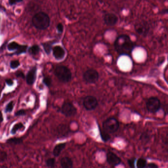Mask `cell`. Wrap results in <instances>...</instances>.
I'll list each match as a JSON object with an SVG mask.
<instances>
[{
  "instance_id": "cell-1",
  "label": "cell",
  "mask_w": 168,
  "mask_h": 168,
  "mask_svg": "<svg viewBox=\"0 0 168 168\" xmlns=\"http://www.w3.org/2000/svg\"><path fill=\"white\" fill-rule=\"evenodd\" d=\"M134 43L126 35L118 36L115 42V49L120 54L130 55L134 49Z\"/></svg>"
},
{
  "instance_id": "cell-2",
  "label": "cell",
  "mask_w": 168,
  "mask_h": 168,
  "mask_svg": "<svg viewBox=\"0 0 168 168\" xmlns=\"http://www.w3.org/2000/svg\"><path fill=\"white\" fill-rule=\"evenodd\" d=\"M32 22L33 26L37 29L45 30L50 25V17L44 12H39L33 16Z\"/></svg>"
},
{
  "instance_id": "cell-3",
  "label": "cell",
  "mask_w": 168,
  "mask_h": 168,
  "mask_svg": "<svg viewBox=\"0 0 168 168\" xmlns=\"http://www.w3.org/2000/svg\"><path fill=\"white\" fill-rule=\"evenodd\" d=\"M54 73L57 78L62 82H69L72 79L71 71L66 66H59L57 67Z\"/></svg>"
},
{
  "instance_id": "cell-4",
  "label": "cell",
  "mask_w": 168,
  "mask_h": 168,
  "mask_svg": "<svg viewBox=\"0 0 168 168\" xmlns=\"http://www.w3.org/2000/svg\"><path fill=\"white\" fill-rule=\"evenodd\" d=\"M119 126V122L116 118H109L103 122V130L108 134H113L118 131Z\"/></svg>"
},
{
  "instance_id": "cell-5",
  "label": "cell",
  "mask_w": 168,
  "mask_h": 168,
  "mask_svg": "<svg viewBox=\"0 0 168 168\" xmlns=\"http://www.w3.org/2000/svg\"><path fill=\"white\" fill-rule=\"evenodd\" d=\"M161 102L159 99L152 97L148 99L146 102V108L150 113H156L160 109Z\"/></svg>"
},
{
  "instance_id": "cell-6",
  "label": "cell",
  "mask_w": 168,
  "mask_h": 168,
  "mask_svg": "<svg viewBox=\"0 0 168 168\" xmlns=\"http://www.w3.org/2000/svg\"><path fill=\"white\" fill-rule=\"evenodd\" d=\"M99 72L94 69H89L86 71L83 75L84 80L90 84L96 83L99 80Z\"/></svg>"
},
{
  "instance_id": "cell-7",
  "label": "cell",
  "mask_w": 168,
  "mask_h": 168,
  "mask_svg": "<svg viewBox=\"0 0 168 168\" xmlns=\"http://www.w3.org/2000/svg\"><path fill=\"white\" fill-rule=\"evenodd\" d=\"M61 113L66 117H71L76 115L77 109L71 102H65L61 108Z\"/></svg>"
},
{
  "instance_id": "cell-8",
  "label": "cell",
  "mask_w": 168,
  "mask_h": 168,
  "mask_svg": "<svg viewBox=\"0 0 168 168\" xmlns=\"http://www.w3.org/2000/svg\"><path fill=\"white\" fill-rule=\"evenodd\" d=\"M98 104L97 99L94 96H86L83 101V106L87 110H94L96 109Z\"/></svg>"
},
{
  "instance_id": "cell-9",
  "label": "cell",
  "mask_w": 168,
  "mask_h": 168,
  "mask_svg": "<svg viewBox=\"0 0 168 168\" xmlns=\"http://www.w3.org/2000/svg\"><path fill=\"white\" fill-rule=\"evenodd\" d=\"M135 29L138 34L145 36L147 35L150 31V26L147 22H141L136 24Z\"/></svg>"
},
{
  "instance_id": "cell-10",
  "label": "cell",
  "mask_w": 168,
  "mask_h": 168,
  "mask_svg": "<svg viewBox=\"0 0 168 168\" xmlns=\"http://www.w3.org/2000/svg\"><path fill=\"white\" fill-rule=\"evenodd\" d=\"M106 160L110 165L115 167L119 165L121 163V159L116 154L109 151L106 155Z\"/></svg>"
},
{
  "instance_id": "cell-11",
  "label": "cell",
  "mask_w": 168,
  "mask_h": 168,
  "mask_svg": "<svg viewBox=\"0 0 168 168\" xmlns=\"http://www.w3.org/2000/svg\"><path fill=\"white\" fill-rule=\"evenodd\" d=\"M104 21L106 25L113 26L116 25L118 21V18L114 13H107L104 15Z\"/></svg>"
},
{
  "instance_id": "cell-12",
  "label": "cell",
  "mask_w": 168,
  "mask_h": 168,
  "mask_svg": "<svg viewBox=\"0 0 168 168\" xmlns=\"http://www.w3.org/2000/svg\"><path fill=\"white\" fill-rule=\"evenodd\" d=\"M37 68L34 67L28 72L26 76V82L27 84L32 86L36 81L37 78Z\"/></svg>"
},
{
  "instance_id": "cell-13",
  "label": "cell",
  "mask_w": 168,
  "mask_h": 168,
  "mask_svg": "<svg viewBox=\"0 0 168 168\" xmlns=\"http://www.w3.org/2000/svg\"><path fill=\"white\" fill-rule=\"evenodd\" d=\"M57 132L60 138L67 137L70 134L69 128L66 124H60L58 126L57 129Z\"/></svg>"
},
{
  "instance_id": "cell-14",
  "label": "cell",
  "mask_w": 168,
  "mask_h": 168,
  "mask_svg": "<svg viewBox=\"0 0 168 168\" xmlns=\"http://www.w3.org/2000/svg\"><path fill=\"white\" fill-rule=\"evenodd\" d=\"M53 54L57 60H62L64 58L65 51L61 46H56L53 49Z\"/></svg>"
},
{
  "instance_id": "cell-15",
  "label": "cell",
  "mask_w": 168,
  "mask_h": 168,
  "mask_svg": "<svg viewBox=\"0 0 168 168\" xmlns=\"http://www.w3.org/2000/svg\"><path fill=\"white\" fill-rule=\"evenodd\" d=\"M60 165L63 168H72L73 163L72 159L68 157H64L60 160Z\"/></svg>"
},
{
  "instance_id": "cell-16",
  "label": "cell",
  "mask_w": 168,
  "mask_h": 168,
  "mask_svg": "<svg viewBox=\"0 0 168 168\" xmlns=\"http://www.w3.org/2000/svg\"><path fill=\"white\" fill-rule=\"evenodd\" d=\"M66 145V143H59L58 145H57L54 147L53 150V154L54 156L56 157L59 156L62 153V151L65 149Z\"/></svg>"
},
{
  "instance_id": "cell-17",
  "label": "cell",
  "mask_w": 168,
  "mask_h": 168,
  "mask_svg": "<svg viewBox=\"0 0 168 168\" xmlns=\"http://www.w3.org/2000/svg\"><path fill=\"white\" fill-rule=\"evenodd\" d=\"M147 161L143 158H139L137 161V167L138 168H145V167H147Z\"/></svg>"
},
{
  "instance_id": "cell-18",
  "label": "cell",
  "mask_w": 168,
  "mask_h": 168,
  "mask_svg": "<svg viewBox=\"0 0 168 168\" xmlns=\"http://www.w3.org/2000/svg\"><path fill=\"white\" fill-rule=\"evenodd\" d=\"M40 48L37 45H34L29 49V52L32 55H37L39 53Z\"/></svg>"
},
{
  "instance_id": "cell-19",
  "label": "cell",
  "mask_w": 168,
  "mask_h": 168,
  "mask_svg": "<svg viewBox=\"0 0 168 168\" xmlns=\"http://www.w3.org/2000/svg\"><path fill=\"white\" fill-rule=\"evenodd\" d=\"M23 140L21 138H11L8 139L7 143L13 145H19L22 143Z\"/></svg>"
},
{
  "instance_id": "cell-20",
  "label": "cell",
  "mask_w": 168,
  "mask_h": 168,
  "mask_svg": "<svg viewBox=\"0 0 168 168\" xmlns=\"http://www.w3.org/2000/svg\"><path fill=\"white\" fill-rule=\"evenodd\" d=\"M99 130H100V136L103 141L105 142L109 141L111 139L110 136L109 135V134L104 131V130L102 131L101 129H99Z\"/></svg>"
},
{
  "instance_id": "cell-21",
  "label": "cell",
  "mask_w": 168,
  "mask_h": 168,
  "mask_svg": "<svg viewBox=\"0 0 168 168\" xmlns=\"http://www.w3.org/2000/svg\"><path fill=\"white\" fill-rule=\"evenodd\" d=\"M23 127H24V125H23V124L22 123H18L16 124L12 128V130L11 131V133L13 134V135L16 134V132L19 129L22 128Z\"/></svg>"
},
{
  "instance_id": "cell-22",
  "label": "cell",
  "mask_w": 168,
  "mask_h": 168,
  "mask_svg": "<svg viewBox=\"0 0 168 168\" xmlns=\"http://www.w3.org/2000/svg\"><path fill=\"white\" fill-rule=\"evenodd\" d=\"M19 45H19L17 42H11L8 44V49L10 51L17 50V49H18V47L19 46Z\"/></svg>"
},
{
  "instance_id": "cell-23",
  "label": "cell",
  "mask_w": 168,
  "mask_h": 168,
  "mask_svg": "<svg viewBox=\"0 0 168 168\" xmlns=\"http://www.w3.org/2000/svg\"><path fill=\"white\" fill-rule=\"evenodd\" d=\"M28 46L27 45H19L18 49H17V51H16L15 54L17 55L19 54H21L23 53H25L26 52Z\"/></svg>"
},
{
  "instance_id": "cell-24",
  "label": "cell",
  "mask_w": 168,
  "mask_h": 168,
  "mask_svg": "<svg viewBox=\"0 0 168 168\" xmlns=\"http://www.w3.org/2000/svg\"><path fill=\"white\" fill-rule=\"evenodd\" d=\"M55 159L54 158H49L46 162V166L49 168H54L55 165Z\"/></svg>"
},
{
  "instance_id": "cell-25",
  "label": "cell",
  "mask_w": 168,
  "mask_h": 168,
  "mask_svg": "<svg viewBox=\"0 0 168 168\" xmlns=\"http://www.w3.org/2000/svg\"><path fill=\"white\" fill-rule=\"evenodd\" d=\"M52 82V80L51 78L49 76H45L43 79V82L46 86H50L51 85Z\"/></svg>"
},
{
  "instance_id": "cell-26",
  "label": "cell",
  "mask_w": 168,
  "mask_h": 168,
  "mask_svg": "<svg viewBox=\"0 0 168 168\" xmlns=\"http://www.w3.org/2000/svg\"><path fill=\"white\" fill-rule=\"evenodd\" d=\"M13 102L12 101H11L9 102L5 108V113H11L12 112L13 109Z\"/></svg>"
},
{
  "instance_id": "cell-27",
  "label": "cell",
  "mask_w": 168,
  "mask_h": 168,
  "mask_svg": "<svg viewBox=\"0 0 168 168\" xmlns=\"http://www.w3.org/2000/svg\"><path fill=\"white\" fill-rule=\"evenodd\" d=\"M20 65V63L18 60H13L11 61L10 63V66H11V68L12 69H15L17 68V67H18Z\"/></svg>"
},
{
  "instance_id": "cell-28",
  "label": "cell",
  "mask_w": 168,
  "mask_h": 168,
  "mask_svg": "<svg viewBox=\"0 0 168 168\" xmlns=\"http://www.w3.org/2000/svg\"><path fill=\"white\" fill-rule=\"evenodd\" d=\"M43 46H44V50L46 53L47 54H50L51 50V45L48 43H44V44H43Z\"/></svg>"
},
{
  "instance_id": "cell-29",
  "label": "cell",
  "mask_w": 168,
  "mask_h": 168,
  "mask_svg": "<svg viewBox=\"0 0 168 168\" xmlns=\"http://www.w3.org/2000/svg\"><path fill=\"white\" fill-rule=\"evenodd\" d=\"M135 160L136 159L134 158H132L128 160V164L129 167H131V168H134L135 167Z\"/></svg>"
},
{
  "instance_id": "cell-30",
  "label": "cell",
  "mask_w": 168,
  "mask_h": 168,
  "mask_svg": "<svg viewBox=\"0 0 168 168\" xmlns=\"http://www.w3.org/2000/svg\"><path fill=\"white\" fill-rule=\"evenodd\" d=\"M26 114V112L24 109H21V110H19L18 112H16V113H15V116H25Z\"/></svg>"
},
{
  "instance_id": "cell-31",
  "label": "cell",
  "mask_w": 168,
  "mask_h": 168,
  "mask_svg": "<svg viewBox=\"0 0 168 168\" xmlns=\"http://www.w3.org/2000/svg\"><path fill=\"white\" fill-rule=\"evenodd\" d=\"M57 29L59 33H62L63 31V26L62 23L58 24L57 26Z\"/></svg>"
},
{
  "instance_id": "cell-32",
  "label": "cell",
  "mask_w": 168,
  "mask_h": 168,
  "mask_svg": "<svg viewBox=\"0 0 168 168\" xmlns=\"http://www.w3.org/2000/svg\"><path fill=\"white\" fill-rule=\"evenodd\" d=\"M15 75L18 78H21L22 79L25 78V75L22 71H17V72L15 73Z\"/></svg>"
},
{
  "instance_id": "cell-33",
  "label": "cell",
  "mask_w": 168,
  "mask_h": 168,
  "mask_svg": "<svg viewBox=\"0 0 168 168\" xmlns=\"http://www.w3.org/2000/svg\"><path fill=\"white\" fill-rule=\"evenodd\" d=\"M22 1L23 0H9V4L11 5H13L16 3L21 2H22Z\"/></svg>"
},
{
  "instance_id": "cell-34",
  "label": "cell",
  "mask_w": 168,
  "mask_h": 168,
  "mask_svg": "<svg viewBox=\"0 0 168 168\" xmlns=\"http://www.w3.org/2000/svg\"><path fill=\"white\" fill-rule=\"evenodd\" d=\"M5 82H6V83L9 86H12L13 84V80H11V79H6V80H5Z\"/></svg>"
},
{
  "instance_id": "cell-35",
  "label": "cell",
  "mask_w": 168,
  "mask_h": 168,
  "mask_svg": "<svg viewBox=\"0 0 168 168\" xmlns=\"http://www.w3.org/2000/svg\"><path fill=\"white\" fill-rule=\"evenodd\" d=\"M147 167H148V168H158V166L154 163H151L147 164Z\"/></svg>"
},
{
  "instance_id": "cell-36",
  "label": "cell",
  "mask_w": 168,
  "mask_h": 168,
  "mask_svg": "<svg viewBox=\"0 0 168 168\" xmlns=\"http://www.w3.org/2000/svg\"><path fill=\"white\" fill-rule=\"evenodd\" d=\"M3 114H2V113L1 112H0V122H2V121H3Z\"/></svg>"
},
{
  "instance_id": "cell-37",
  "label": "cell",
  "mask_w": 168,
  "mask_h": 168,
  "mask_svg": "<svg viewBox=\"0 0 168 168\" xmlns=\"http://www.w3.org/2000/svg\"><path fill=\"white\" fill-rule=\"evenodd\" d=\"M0 87H1V86H0Z\"/></svg>"
}]
</instances>
